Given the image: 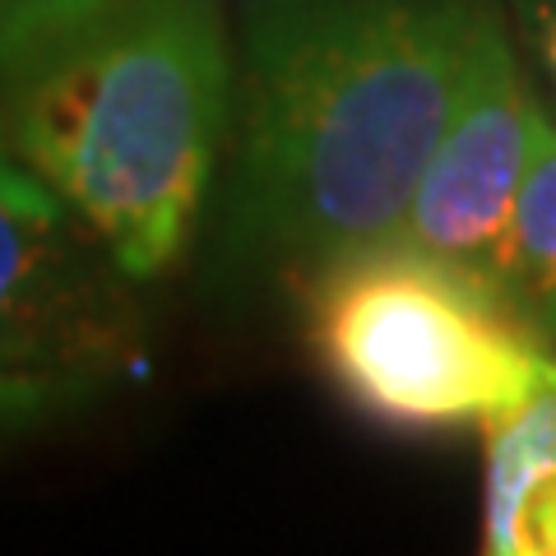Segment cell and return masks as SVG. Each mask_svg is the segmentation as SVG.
Segmentation results:
<instances>
[{
  "instance_id": "1",
  "label": "cell",
  "mask_w": 556,
  "mask_h": 556,
  "mask_svg": "<svg viewBox=\"0 0 556 556\" xmlns=\"http://www.w3.org/2000/svg\"><path fill=\"white\" fill-rule=\"evenodd\" d=\"M482 0H269L251 28L237 208L306 265L380 247L455 112Z\"/></svg>"
},
{
  "instance_id": "8",
  "label": "cell",
  "mask_w": 556,
  "mask_h": 556,
  "mask_svg": "<svg viewBox=\"0 0 556 556\" xmlns=\"http://www.w3.org/2000/svg\"><path fill=\"white\" fill-rule=\"evenodd\" d=\"M529 538H533V556H556V478L543 486V496L533 501Z\"/></svg>"
},
{
  "instance_id": "6",
  "label": "cell",
  "mask_w": 556,
  "mask_h": 556,
  "mask_svg": "<svg viewBox=\"0 0 556 556\" xmlns=\"http://www.w3.org/2000/svg\"><path fill=\"white\" fill-rule=\"evenodd\" d=\"M486 492H482V547L492 556H533L529 510L556 478V376H547L519 404L482 422Z\"/></svg>"
},
{
  "instance_id": "10",
  "label": "cell",
  "mask_w": 556,
  "mask_h": 556,
  "mask_svg": "<svg viewBox=\"0 0 556 556\" xmlns=\"http://www.w3.org/2000/svg\"><path fill=\"white\" fill-rule=\"evenodd\" d=\"M552 334H556V320H552Z\"/></svg>"
},
{
  "instance_id": "5",
  "label": "cell",
  "mask_w": 556,
  "mask_h": 556,
  "mask_svg": "<svg viewBox=\"0 0 556 556\" xmlns=\"http://www.w3.org/2000/svg\"><path fill=\"white\" fill-rule=\"evenodd\" d=\"M538 112L543 108L533 102L510 56L501 14L492 0H482L473 38H468L455 112H450L441 144L390 241L459 260V265L486 269L496 278V255L510 232Z\"/></svg>"
},
{
  "instance_id": "4",
  "label": "cell",
  "mask_w": 556,
  "mask_h": 556,
  "mask_svg": "<svg viewBox=\"0 0 556 556\" xmlns=\"http://www.w3.org/2000/svg\"><path fill=\"white\" fill-rule=\"evenodd\" d=\"M70 218L0 130V413L61 394L112 353L108 288Z\"/></svg>"
},
{
  "instance_id": "2",
  "label": "cell",
  "mask_w": 556,
  "mask_h": 556,
  "mask_svg": "<svg viewBox=\"0 0 556 556\" xmlns=\"http://www.w3.org/2000/svg\"><path fill=\"white\" fill-rule=\"evenodd\" d=\"M5 139L126 278L181 255L228 121L214 0H116L0 75Z\"/></svg>"
},
{
  "instance_id": "9",
  "label": "cell",
  "mask_w": 556,
  "mask_h": 556,
  "mask_svg": "<svg viewBox=\"0 0 556 556\" xmlns=\"http://www.w3.org/2000/svg\"><path fill=\"white\" fill-rule=\"evenodd\" d=\"M538 51H543V65L556 84V0H547V5L538 10Z\"/></svg>"
},
{
  "instance_id": "3",
  "label": "cell",
  "mask_w": 556,
  "mask_h": 556,
  "mask_svg": "<svg viewBox=\"0 0 556 556\" xmlns=\"http://www.w3.org/2000/svg\"><path fill=\"white\" fill-rule=\"evenodd\" d=\"M306 316L325 376L399 431L482 427L556 376L547 325L501 278L399 241L316 265Z\"/></svg>"
},
{
  "instance_id": "7",
  "label": "cell",
  "mask_w": 556,
  "mask_h": 556,
  "mask_svg": "<svg viewBox=\"0 0 556 556\" xmlns=\"http://www.w3.org/2000/svg\"><path fill=\"white\" fill-rule=\"evenodd\" d=\"M496 278L525 302L538 320H556V126L538 112L529 167L515 195L510 232L501 241Z\"/></svg>"
}]
</instances>
